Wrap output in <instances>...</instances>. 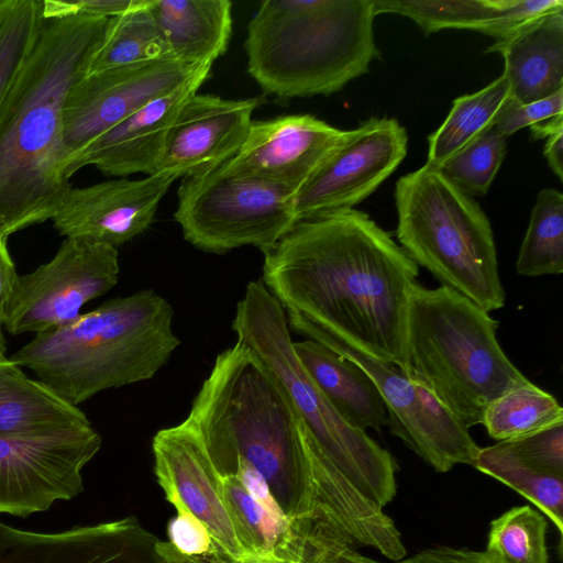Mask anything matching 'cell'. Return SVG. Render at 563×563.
Wrapping results in <instances>:
<instances>
[{"label":"cell","mask_w":563,"mask_h":563,"mask_svg":"<svg viewBox=\"0 0 563 563\" xmlns=\"http://www.w3.org/2000/svg\"><path fill=\"white\" fill-rule=\"evenodd\" d=\"M418 275L387 232L349 209L297 221L264 254L261 279L297 333L340 339L405 373L407 309Z\"/></svg>","instance_id":"cell-1"},{"label":"cell","mask_w":563,"mask_h":563,"mask_svg":"<svg viewBox=\"0 0 563 563\" xmlns=\"http://www.w3.org/2000/svg\"><path fill=\"white\" fill-rule=\"evenodd\" d=\"M185 420L221 477L241 465L260 474L307 563L329 560L313 519L308 433L283 386L246 346L236 342L216 357Z\"/></svg>","instance_id":"cell-2"},{"label":"cell","mask_w":563,"mask_h":563,"mask_svg":"<svg viewBox=\"0 0 563 563\" xmlns=\"http://www.w3.org/2000/svg\"><path fill=\"white\" fill-rule=\"evenodd\" d=\"M110 19H44L0 108V221L7 234L51 220L71 185L63 111L89 73Z\"/></svg>","instance_id":"cell-3"},{"label":"cell","mask_w":563,"mask_h":563,"mask_svg":"<svg viewBox=\"0 0 563 563\" xmlns=\"http://www.w3.org/2000/svg\"><path fill=\"white\" fill-rule=\"evenodd\" d=\"M173 317L163 296L141 290L35 334L10 358L78 407L102 390L154 377L180 344Z\"/></svg>","instance_id":"cell-4"},{"label":"cell","mask_w":563,"mask_h":563,"mask_svg":"<svg viewBox=\"0 0 563 563\" xmlns=\"http://www.w3.org/2000/svg\"><path fill=\"white\" fill-rule=\"evenodd\" d=\"M373 0H265L247 25V71L280 100L331 95L380 58Z\"/></svg>","instance_id":"cell-5"},{"label":"cell","mask_w":563,"mask_h":563,"mask_svg":"<svg viewBox=\"0 0 563 563\" xmlns=\"http://www.w3.org/2000/svg\"><path fill=\"white\" fill-rule=\"evenodd\" d=\"M498 323L467 298L416 283L406 318L405 374L430 390L467 429L487 406L530 380L507 357Z\"/></svg>","instance_id":"cell-6"},{"label":"cell","mask_w":563,"mask_h":563,"mask_svg":"<svg viewBox=\"0 0 563 563\" xmlns=\"http://www.w3.org/2000/svg\"><path fill=\"white\" fill-rule=\"evenodd\" d=\"M232 329L286 391L318 451L379 508L397 492V462L329 402L296 356L286 314L262 279L250 282Z\"/></svg>","instance_id":"cell-7"},{"label":"cell","mask_w":563,"mask_h":563,"mask_svg":"<svg viewBox=\"0 0 563 563\" xmlns=\"http://www.w3.org/2000/svg\"><path fill=\"white\" fill-rule=\"evenodd\" d=\"M397 239L405 253L486 312L505 305L490 222L473 198L424 164L396 184Z\"/></svg>","instance_id":"cell-8"},{"label":"cell","mask_w":563,"mask_h":563,"mask_svg":"<svg viewBox=\"0 0 563 563\" xmlns=\"http://www.w3.org/2000/svg\"><path fill=\"white\" fill-rule=\"evenodd\" d=\"M174 214L184 238L205 252L244 245L269 252L298 221L295 194L228 162L183 178Z\"/></svg>","instance_id":"cell-9"},{"label":"cell","mask_w":563,"mask_h":563,"mask_svg":"<svg viewBox=\"0 0 563 563\" xmlns=\"http://www.w3.org/2000/svg\"><path fill=\"white\" fill-rule=\"evenodd\" d=\"M119 273L117 247L65 239L49 262L18 276L3 327L19 335L66 325L84 305L112 289Z\"/></svg>","instance_id":"cell-10"},{"label":"cell","mask_w":563,"mask_h":563,"mask_svg":"<svg viewBox=\"0 0 563 563\" xmlns=\"http://www.w3.org/2000/svg\"><path fill=\"white\" fill-rule=\"evenodd\" d=\"M317 342L360 366L376 385L388 413L390 432L435 472L456 464L474 466L481 448L468 429L422 385L395 364L373 357L336 338Z\"/></svg>","instance_id":"cell-11"},{"label":"cell","mask_w":563,"mask_h":563,"mask_svg":"<svg viewBox=\"0 0 563 563\" xmlns=\"http://www.w3.org/2000/svg\"><path fill=\"white\" fill-rule=\"evenodd\" d=\"M101 444L91 424L35 437L0 434V514L26 517L82 493L81 471Z\"/></svg>","instance_id":"cell-12"},{"label":"cell","mask_w":563,"mask_h":563,"mask_svg":"<svg viewBox=\"0 0 563 563\" xmlns=\"http://www.w3.org/2000/svg\"><path fill=\"white\" fill-rule=\"evenodd\" d=\"M406 129L395 118L373 117L302 185L294 198L297 220L354 209L399 166L407 154Z\"/></svg>","instance_id":"cell-13"},{"label":"cell","mask_w":563,"mask_h":563,"mask_svg":"<svg viewBox=\"0 0 563 563\" xmlns=\"http://www.w3.org/2000/svg\"><path fill=\"white\" fill-rule=\"evenodd\" d=\"M210 69L169 59L88 73L64 106L63 139L69 159L147 101Z\"/></svg>","instance_id":"cell-14"},{"label":"cell","mask_w":563,"mask_h":563,"mask_svg":"<svg viewBox=\"0 0 563 563\" xmlns=\"http://www.w3.org/2000/svg\"><path fill=\"white\" fill-rule=\"evenodd\" d=\"M175 179L167 174H154L82 188L71 186L51 220L66 239L117 247L148 229Z\"/></svg>","instance_id":"cell-15"},{"label":"cell","mask_w":563,"mask_h":563,"mask_svg":"<svg viewBox=\"0 0 563 563\" xmlns=\"http://www.w3.org/2000/svg\"><path fill=\"white\" fill-rule=\"evenodd\" d=\"M152 450L166 499L199 519L223 552L233 559L244 556L224 504L222 478L197 432L186 420L161 429L153 437Z\"/></svg>","instance_id":"cell-16"},{"label":"cell","mask_w":563,"mask_h":563,"mask_svg":"<svg viewBox=\"0 0 563 563\" xmlns=\"http://www.w3.org/2000/svg\"><path fill=\"white\" fill-rule=\"evenodd\" d=\"M159 541L133 516L55 533L0 521V563H167Z\"/></svg>","instance_id":"cell-17"},{"label":"cell","mask_w":563,"mask_h":563,"mask_svg":"<svg viewBox=\"0 0 563 563\" xmlns=\"http://www.w3.org/2000/svg\"><path fill=\"white\" fill-rule=\"evenodd\" d=\"M261 103L258 97L233 100L198 92L191 95L168 129L154 174H167L177 179L222 164L245 141L252 114Z\"/></svg>","instance_id":"cell-18"},{"label":"cell","mask_w":563,"mask_h":563,"mask_svg":"<svg viewBox=\"0 0 563 563\" xmlns=\"http://www.w3.org/2000/svg\"><path fill=\"white\" fill-rule=\"evenodd\" d=\"M349 134L350 130L336 129L311 114L253 121L245 141L227 162L296 195Z\"/></svg>","instance_id":"cell-19"},{"label":"cell","mask_w":563,"mask_h":563,"mask_svg":"<svg viewBox=\"0 0 563 563\" xmlns=\"http://www.w3.org/2000/svg\"><path fill=\"white\" fill-rule=\"evenodd\" d=\"M203 73L183 86L156 97L74 154L67 165L68 179L85 166L109 176L136 173L153 175L170 128L183 103L208 79Z\"/></svg>","instance_id":"cell-20"},{"label":"cell","mask_w":563,"mask_h":563,"mask_svg":"<svg viewBox=\"0 0 563 563\" xmlns=\"http://www.w3.org/2000/svg\"><path fill=\"white\" fill-rule=\"evenodd\" d=\"M221 478L224 504L245 555L307 563L299 537L258 473L241 466Z\"/></svg>","instance_id":"cell-21"},{"label":"cell","mask_w":563,"mask_h":563,"mask_svg":"<svg viewBox=\"0 0 563 563\" xmlns=\"http://www.w3.org/2000/svg\"><path fill=\"white\" fill-rule=\"evenodd\" d=\"M486 53L503 56V75L516 101L529 103L554 95L563 89V10L534 20L504 41H495Z\"/></svg>","instance_id":"cell-22"},{"label":"cell","mask_w":563,"mask_h":563,"mask_svg":"<svg viewBox=\"0 0 563 563\" xmlns=\"http://www.w3.org/2000/svg\"><path fill=\"white\" fill-rule=\"evenodd\" d=\"M292 346L310 378L351 426L362 431L388 426L384 400L360 366L313 340L294 342Z\"/></svg>","instance_id":"cell-23"},{"label":"cell","mask_w":563,"mask_h":563,"mask_svg":"<svg viewBox=\"0 0 563 563\" xmlns=\"http://www.w3.org/2000/svg\"><path fill=\"white\" fill-rule=\"evenodd\" d=\"M174 59L189 66H212L227 52L232 32L229 0H150Z\"/></svg>","instance_id":"cell-24"},{"label":"cell","mask_w":563,"mask_h":563,"mask_svg":"<svg viewBox=\"0 0 563 563\" xmlns=\"http://www.w3.org/2000/svg\"><path fill=\"white\" fill-rule=\"evenodd\" d=\"M91 424L85 412L10 357L0 358V434L35 437Z\"/></svg>","instance_id":"cell-25"},{"label":"cell","mask_w":563,"mask_h":563,"mask_svg":"<svg viewBox=\"0 0 563 563\" xmlns=\"http://www.w3.org/2000/svg\"><path fill=\"white\" fill-rule=\"evenodd\" d=\"M509 95V84L501 75L479 91L456 98L444 122L428 137L427 164L439 168L475 137L493 129Z\"/></svg>","instance_id":"cell-26"},{"label":"cell","mask_w":563,"mask_h":563,"mask_svg":"<svg viewBox=\"0 0 563 563\" xmlns=\"http://www.w3.org/2000/svg\"><path fill=\"white\" fill-rule=\"evenodd\" d=\"M148 3L110 19L89 73L174 59Z\"/></svg>","instance_id":"cell-27"},{"label":"cell","mask_w":563,"mask_h":563,"mask_svg":"<svg viewBox=\"0 0 563 563\" xmlns=\"http://www.w3.org/2000/svg\"><path fill=\"white\" fill-rule=\"evenodd\" d=\"M474 467L522 495L563 533V477L527 465L503 442L481 448Z\"/></svg>","instance_id":"cell-28"},{"label":"cell","mask_w":563,"mask_h":563,"mask_svg":"<svg viewBox=\"0 0 563 563\" xmlns=\"http://www.w3.org/2000/svg\"><path fill=\"white\" fill-rule=\"evenodd\" d=\"M558 423H563L561 405L531 382L493 400L482 420L488 435L498 442L516 440Z\"/></svg>","instance_id":"cell-29"},{"label":"cell","mask_w":563,"mask_h":563,"mask_svg":"<svg viewBox=\"0 0 563 563\" xmlns=\"http://www.w3.org/2000/svg\"><path fill=\"white\" fill-rule=\"evenodd\" d=\"M519 275L539 277L563 272V195L542 189L516 262Z\"/></svg>","instance_id":"cell-30"},{"label":"cell","mask_w":563,"mask_h":563,"mask_svg":"<svg viewBox=\"0 0 563 563\" xmlns=\"http://www.w3.org/2000/svg\"><path fill=\"white\" fill-rule=\"evenodd\" d=\"M375 15L397 13L416 22L424 35L446 30L485 33L497 14L495 0H373Z\"/></svg>","instance_id":"cell-31"},{"label":"cell","mask_w":563,"mask_h":563,"mask_svg":"<svg viewBox=\"0 0 563 563\" xmlns=\"http://www.w3.org/2000/svg\"><path fill=\"white\" fill-rule=\"evenodd\" d=\"M547 519L528 505L490 522L486 552L499 563H549Z\"/></svg>","instance_id":"cell-32"},{"label":"cell","mask_w":563,"mask_h":563,"mask_svg":"<svg viewBox=\"0 0 563 563\" xmlns=\"http://www.w3.org/2000/svg\"><path fill=\"white\" fill-rule=\"evenodd\" d=\"M42 23L38 0H14L0 14V108L34 47Z\"/></svg>","instance_id":"cell-33"},{"label":"cell","mask_w":563,"mask_h":563,"mask_svg":"<svg viewBox=\"0 0 563 563\" xmlns=\"http://www.w3.org/2000/svg\"><path fill=\"white\" fill-rule=\"evenodd\" d=\"M507 137L485 131L444 162L439 170L468 196L485 195L506 155Z\"/></svg>","instance_id":"cell-34"},{"label":"cell","mask_w":563,"mask_h":563,"mask_svg":"<svg viewBox=\"0 0 563 563\" xmlns=\"http://www.w3.org/2000/svg\"><path fill=\"white\" fill-rule=\"evenodd\" d=\"M500 442L534 470L563 477V423Z\"/></svg>","instance_id":"cell-35"},{"label":"cell","mask_w":563,"mask_h":563,"mask_svg":"<svg viewBox=\"0 0 563 563\" xmlns=\"http://www.w3.org/2000/svg\"><path fill=\"white\" fill-rule=\"evenodd\" d=\"M561 114H563V89L548 98L529 103H520L509 95L498 111L494 129L508 137L520 129Z\"/></svg>","instance_id":"cell-36"},{"label":"cell","mask_w":563,"mask_h":563,"mask_svg":"<svg viewBox=\"0 0 563 563\" xmlns=\"http://www.w3.org/2000/svg\"><path fill=\"white\" fill-rule=\"evenodd\" d=\"M497 14L485 35L504 41L534 20L563 10L562 0H495Z\"/></svg>","instance_id":"cell-37"},{"label":"cell","mask_w":563,"mask_h":563,"mask_svg":"<svg viewBox=\"0 0 563 563\" xmlns=\"http://www.w3.org/2000/svg\"><path fill=\"white\" fill-rule=\"evenodd\" d=\"M167 534V542L185 555H206L218 549L206 526L184 508H177L169 520Z\"/></svg>","instance_id":"cell-38"},{"label":"cell","mask_w":563,"mask_h":563,"mask_svg":"<svg viewBox=\"0 0 563 563\" xmlns=\"http://www.w3.org/2000/svg\"><path fill=\"white\" fill-rule=\"evenodd\" d=\"M146 1L147 0H45L42 1V13L44 19L73 15L111 19L142 7Z\"/></svg>","instance_id":"cell-39"},{"label":"cell","mask_w":563,"mask_h":563,"mask_svg":"<svg viewBox=\"0 0 563 563\" xmlns=\"http://www.w3.org/2000/svg\"><path fill=\"white\" fill-rule=\"evenodd\" d=\"M394 563H499L486 551L439 545Z\"/></svg>","instance_id":"cell-40"},{"label":"cell","mask_w":563,"mask_h":563,"mask_svg":"<svg viewBox=\"0 0 563 563\" xmlns=\"http://www.w3.org/2000/svg\"><path fill=\"white\" fill-rule=\"evenodd\" d=\"M158 551L167 563H297L294 561H286L273 558H263L255 555H244L240 559H233L221 549L206 555H185L178 552L170 543L161 541L158 543Z\"/></svg>","instance_id":"cell-41"},{"label":"cell","mask_w":563,"mask_h":563,"mask_svg":"<svg viewBox=\"0 0 563 563\" xmlns=\"http://www.w3.org/2000/svg\"><path fill=\"white\" fill-rule=\"evenodd\" d=\"M8 238L0 233V358L5 357L4 339L1 330L4 312L19 276L8 250Z\"/></svg>","instance_id":"cell-42"},{"label":"cell","mask_w":563,"mask_h":563,"mask_svg":"<svg viewBox=\"0 0 563 563\" xmlns=\"http://www.w3.org/2000/svg\"><path fill=\"white\" fill-rule=\"evenodd\" d=\"M544 156L553 173L563 179V130H559L547 139Z\"/></svg>","instance_id":"cell-43"},{"label":"cell","mask_w":563,"mask_h":563,"mask_svg":"<svg viewBox=\"0 0 563 563\" xmlns=\"http://www.w3.org/2000/svg\"><path fill=\"white\" fill-rule=\"evenodd\" d=\"M530 130L534 139H548L559 130H563V114L531 125Z\"/></svg>","instance_id":"cell-44"},{"label":"cell","mask_w":563,"mask_h":563,"mask_svg":"<svg viewBox=\"0 0 563 563\" xmlns=\"http://www.w3.org/2000/svg\"><path fill=\"white\" fill-rule=\"evenodd\" d=\"M327 563H380L361 554L355 548H347Z\"/></svg>","instance_id":"cell-45"},{"label":"cell","mask_w":563,"mask_h":563,"mask_svg":"<svg viewBox=\"0 0 563 563\" xmlns=\"http://www.w3.org/2000/svg\"><path fill=\"white\" fill-rule=\"evenodd\" d=\"M14 0H0V14L8 9Z\"/></svg>","instance_id":"cell-46"},{"label":"cell","mask_w":563,"mask_h":563,"mask_svg":"<svg viewBox=\"0 0 563 563\" xmlns=\"http://www.w3.org/2000/svg\"><path fill=\"white\" fill-rule=\"evenodd\" d=\"M0 233H1V234H5L7 236H9V235L7 234V232H5V230H4V227H3V224H2V222H1V221H0Z\"/></svg>","instance_id":"cell-47"}]
</instances>
